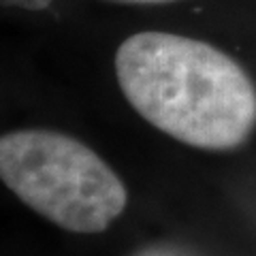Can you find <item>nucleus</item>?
<instances>
[{
  "label": "nucleus",
  "mask_w": 256,
  "mask_h": 256,
  "mask_svg": "<svg viewBox=\"0 0 256 256\" xmlns=\"http://www.w3.org/2000/svg\"><path fill=\"white\" fill-rule=\"evenodd\" d=\"M126 100L158 130L186 146L230 150L256 124V88L239 64L205 41L137 32L116 52Z\"/></svg>",
  "instance_id": "nucleus-1"
},
{
  "label": "nucleus",
  "mask_w": 256,
  "mask_h": 256,
  "mask_svg": "<svg viewBox=\"0 0 256 256\" xmlns=\"http://www.w3.org/2000/svg\"><path fill=\"white\" fill-rule=\"evenodd\" d=\"M2 182L30 210L73 233H100L124 212L122 180L68 134L26 128L0 139Z\"/></svg>",
  "instance_id": "nucleus-2"
},
{
  "label": "nucleus",
  "mask_w": 256,
  "mask_h": 256,
  "mask_svg": "<svg viewBox=\"0 0 256 256\" xmlns=\"http://www.w3.org/2000/svg\"><path fill=\"white\" fill-rule=\"evenodd\" d=\"M4 6H18L26 11H43L52 4V0H2Z\"/></svg>",
  "instance_id": "nucleus-3"
},
{
  "label": "nucleus",
  "mask_w": 256,
  "mask_h": 256,
  "mask_svg": "<svg viewBox=\"0 0 256 256\" xmlns=\"http://www.w3.org/2000/svg\"><path fill=\"white\" fill-rule=\"evenodd\" d=\"M132 256H180V254L166 250V248H143V250H139Z\"/></svg>",
  "instance_id": "nucleus-4"
},
{
  "label": "nucleus",
  "mask_w": 256,
  "mask_h": 256,
  "mask_svg": "<svg viewBox=\"0 0 256 256\" xmlns=\"http://www.w3.org/2000/svg\"><path fill=\"white\" fill-rule=\"evenodd\" d=\"M111 2H132V4H156V2H171V0H111Z\"/></svg>",
  "instance_id": "nucleus-5"
}]
</instances>
